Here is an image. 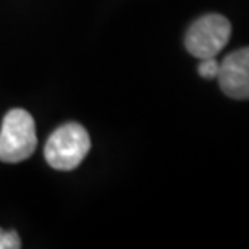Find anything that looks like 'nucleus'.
Listing matches in <instances>:
<instances>
[{
	"mask_svg": "<svg viewBox=\"0 0 249 249\" xmlns=\"http://www.w3.org/2000/svg\"><path fill=\"white\" fill-rule=\"evenodd\" d=\"M37 146L36 124L31 113L13 108L2 120L0 128V162L18 163L33 156Z\"/></svg>",
	"mask_w": 249,
	"mask_h": 249,
	"instance_id": "f257e3e1",
	"label": "nucleus"
},
{
	"mask_svg": "<svg viewBox=\"0 0 249 249\" xmlns=\"http://www.w3.org/2000/svg\"><path fill=\"white\" fill-rule=\"evenodd\" d=\"M91 149V139L86 128L79 123H67L58 126L49 136L44 156L47 163L55 170H73L84 160Z\"/></svg>",
	"mask_w": 249,
	"mask_h": 249,
	"instance_id": "f03ea898",
	"label": "nucleus"
},
{
	"mask_svg": "<svg viewBox=\"0 0 249 249\" xmlns=\"http://www.w3.org/2000/svg\"><path fill=\"white\" fill-rule=\"evenodd\" d=\"M230 36L231 24L225 17L217 13L204 15L189 26L185 46L186 51L199 60L212 58L217 57L222 49H225Z\"/></svg>",
	"mask_w": 249,
	"mask_h": 249,
	"instance_id": "7ed1b4c3",
	"label": "nucleus"
},
{
	"mask_svg": "<svg viewBox=\"0 0 249 249\" xmlns=\"http://www.w3.org/2000/svg\"><path fill=\"white\" fill-rule=\"evenodd\" d=\"M217 79L228 97L248 99L249 96V51L246 47L228 53L220 62Z\"/></svg>",
	"mask_w": 249,
	"mask_h": 249,
	"instance_id": "20e7f679",
	"label": "nucleus"
},
{
	"mask_svg": "<svg viewBox=\"0 0 249 249\" xmlns=\"http://www.w3.org/2000/svg\"><path fill=\"white\" fill-rule=\"evenodd\" d=\"M218 67H220V62L215 60V57L212 58H202V62L199 63L197 71L202 78L206 79H215L218 74Z\"/></svg>",
	"mask_w": 249,
	"mask_h": 249,
	"instance_id": "39448f33",
	"label": "nucleus"
},
{
	"mask_svg": "<svg viewBox=\"0 0 249 249\" xmlns=\"http://www.w3.org/2000/svg\"><path fill=\"white\" fill-rule=\"evenodd\" d=\"M21 248V240H19L18 233L10 230L5 231L0 228V249H18Z\"/></svg>",
	"mask_w": 249,
	"mask_h": 249,
	"instance_id": "423d86ee",
	"label": "nucleus"
}]
</instances>
